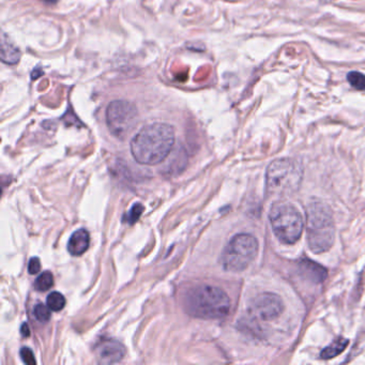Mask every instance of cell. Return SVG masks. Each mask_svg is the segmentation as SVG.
Segmentation results:
<instances>
[{
	"instance_id": "1",
	"label": "cell",
	"mask_w": 365,
	"mask_h": 365,
	"mask_svg": "<svg viewBox=\"0 0 365 365\" xmlns=\"http://www.w3.org/2000/svg\"><path fill=\"white\" fill-rule=\"evenodd\" d=\"M175 144L174 128L155 123L144 127L131 140V153L137 163L156 165L170 155Z\"/></svg>"
},
{
	"instance_id": "2",
	"label": "cell",
	"mask_w": 365,
	"mask_h": 365,
	"mask_svg": "<svg viewBox=\"0 0 365 365\" xmlns=\"http://www.w3.org/2000/svg\"><path fill=\"white\" fill-rule=\"evenodd\" d=\"M184 307L189 315L200 319H221L230 310V299L223 289L199 285L190 289L184 297Z\"/></svg>"
},
{
	"instance_id": "3",
	"label": "cell",
	"mask_w": 365,
	"mask_h": 365,
	"mask_svg": "<svg viewBox=\"0 0 365 365\" xmlns=\"http://www.w3.org/2000/svg\"><path fill=\"white\" fill-rule=\"evenodd\" d=\"M306 236L308 247L314 252H327L333 246L335 226L329 206L313 199L306 207Z\"/></svg>"
},
{
	"instance_id": "4",
	"label": "cell",
	"mask_w": 365,
	"mask_h": 365,
	"mask_svg": "<svg viewBox=\"0 0 365 365\" xmlns=\"http://www.w3.org/2000/svg\"><path fill=\"white\" fill-rule=\"evenodd\" d=\"M270 223L276 238L285 245H294L303 232V218L294 205L277 201L270 210Z\"/></svg>"
},
{
	"instance_id": "5",
	"label": "cell",
	"mask_w": 365,
	"mask_h": 365,
	"mask_svg": "<svg viewBox=\"0 0 365 365\" xmlns=\"http://www.w3.org/2000/svg\"><path fill=\"white\" fill-rule=\"evenodd\" d=\"M258 241L250 233H239L232 237L223 250L220 258L226 271L240 272L246 270L257 256Z\"/></svg>"
},
{
	"instance_id": "6",
	"label": "cell",
	"mask_w": 365,
	"mask_h": 365,
	"mask_svg": "<svg viewBox=\"0 0 365 365\" xmlns=\"http://www.w3.org/2000/svg\"><path fill=\"white\" fill-rule=\"evenodd\" d=\"M302 179V170L290 158H279L271 163L266 174L267 190L274 195L289 194L298 189Z\"/></svg>"
},
{
	"instance_id": "7",
	"label": "cell",
	"mask_w": 365,
	"mask_h": 365,
	"mask_svg": "<svg viewBox=\"0 0 365 365\" xmlns=\"http://www.w3.org/2000/svg\"><path fill=\"white\" fill-rule=\"evenodd\" d=\"M138 111L134 104L125 100L111 102L106 109V124L110 133L125 139L137 125Z\"/></svg>"
},
{
	"instance_id": "8",
	"label": "cell",
	"mask_w": 365,
	"mask_h": 365,
	"mask_svg": "<svg viewBox=\"0 0 365 365\" xmlns=\"http://www.w3.org/2000/svg\"><path fill=\"white\" fill-rule=\"evenodd\" d=\"M284 303L279 296L272 293L259 295L252 305V312L263 320L275 319L282 314Z\"/></svg>"
},
{
	"instance_id": "9",
	"label": "cell",
	"mask_w": 365,
	"mask_h": 365,
	"mask_svg": "<svg viewBox=\"0 0 365 365\" xmlns=\"http://www.w3.org/2000/svg\"><path fill=\"white\" fill-rule=\"evenodd\" d=\"M125 346L115 340L102 341L97 346V359L103 364L118 363L125 358Z\"/></svg>"
},
{
	"instance_id": "10",
	"label": "cell",
	"mask_w": 365,
	"mask_h": 365,
	"mask_svg": "<svg viewBox=\"0 0 365 365\" xmlns=\"http://www.w3.org/2000/svg\"><path fill=\"white\" fill-rule=\"evenodd\" d=\"M90 245V236L86 229H78L72 233L68 242V251L72 256H80Z\"/></svg>"
},
{
	"instance_id": "11",
	"label": "cell",
	"mask_w": 365,
	"mask_h": 365,
	"mask_svg": "<svg viewBox=\"0 0 365 365\" xmlns=\"http://www.w3.org/2000/svg\"><path fill=\"white\" fill-rule=\"evenodd\" d=\"M299 265H300V269L304 276L313 280L314 283H321L327 277V270L322 266L316 264L315 261L303 259Z\"/></svg>"
},
{
	"instance_id": "12",
	"label": "cell",
	"mask_w": 365,
	"mask_h": 365,
	"mask_svg": "<svg viewBox=\"0 0 365 365\" xmlns=\"http://www.w3.org/2000/svg\"><path fill=\"white\" fill-rule=\"evenodd\" d=\"M348 343L349 342L347 339L339 338L338 340H335L332 344L327 346V347L321 351L320 357L322 359H331V358L336 357V355L342 353L345 350V348L347 347Z\"/></svg>"
},
{
	"instance_id": "13",
	"label": "cell",
	"mask_w": 365,
	"mask_h": 365,
	"mask_svg": "<svg viewBox=\"0 0 365 365\" xmlns=\"http://www.w3.org/2000/svg\"><path fill=\"white\" fill-rule=\"evenodd\" d=\"M54 285V276L49 271L41 273L35 279L34 287L38 292H46L53 287Z\"/></svg>"
},
{
	"instance_id": "14",
	"label": "cell",
	"mask_w": 365,
	"mask_h": 365,
	"mask_svg": "<svg viewBox=\"0 0 365 365\" xmlns=\"http://www.w3.org/2000/svg\"><path fill=\"white\" fill-rule=\"evenodd\" d=\"M2 59L6 63L14 64L20 60V52L16 50L11 44H3Z\"/></svg>"
},
{
	"instance_id": "15",
	"label": "cell",
	"mask_w": 365,
	"mask_h": 365,
	"mask_svg": "<svg viewBox=\"0 0 365 365\" xmlns=\"http://www.w3.org/2000/svg\"><path fill=\"white\" fill-rule=\"evenodd\" d=\"M46 304L53 312H59L65 306V298L58 292H54L46 299Z\"/></svg>"
},
{
	"instance_id": "16",
	"label": "cell",
	"mask_w": 365,
	"mask_h": 365,
	"mask_svg": "<svg viewBox=\"0 0 365 365\" xmlns=\"http://www.w3.org/2000/svg\"><path fill=\"white\" fill-rule=\"evenodd\" d=\"M347 80L357 90H365V75L360 72H349Z\"/></svg>"
},
{
	"instance_id": "17",
	"label": "cell",
	"mask_w": 365,
	"mask_h": 365,
	"mask_svg": "<svg viewBox=\"0 0 365 365\" xmlns=\"http://www.w3.org/2000/svg\"><path fill=\"white\" fill-rule=\"evenodd\" d=\"M51 308L46 304H38L33 310V315L40 322H48L51 319Z\"/></svg>"
},
{
	"instance_id": "18",
	"label": "cell",
	"mask_w": 365,
	"mask_h": 365,
	"mask_svg": "<svg viewBox=\"0 0 365 365\" xmlns=\"http://www.w3.org/2000/svg\"><path fill=\"white\" fill-rule=\"evenodd\" d=\"M144 210H145V207L139 202L135 204L133 207L130 209V211L128 213V218H127L128 223L130 224V225H133V224H135L139 220L140 215L143 214Z\"/></svg>"
},
{
	"instance_id": "19",
	"label": "cell",
	"mask_w": 365,
	"mask_h": 365,
	"mask_svg": "<svg viewBox=\"0 0 365 365\" xmlns=\"http://www.w3.org/2000/svg\"><path fill=\"white\" fill-rule=\"evenodd\" d=\"M21 358H22L23 362L28 364V365H34L36 363V361L34 359L33 352L29 348H27V347H23L21 349Z\"/></svg>"
},
{
	"instance_id": "20",
	"label": "cell",
	"mask_w": 365,
	"mask_h": 365,
	"mask_svg": "<svg viewBox=\"0 0 365 365\" xmlns=\"http://www.w3.org/2000/svg\"><path fill=\"white\" fill-rule=\"evenodd\" d=\"M41 270V263L38 257H32L29 260V264H28V271H29L30 274L38 273Z\"/></svg>"
},
{
	"instance_id": "21",
	"label": "cell",
	"mask_w": 365,
	"mask_h": 365,
	"mask_svg": "<svg viewBox=\"0 0 365 365\" xmlns=\"http://www.w3.org/2000/svg\"><path fill=\"white\" fill-rule=\"evenodd\" d=\"M21 331H22V335H23V336H29V334H30L29 327H28L27 323H24V325L22 326Z\"/></svg>"
},
{
	"instance_id": "22",
	"label": "cell",
	"mask_w": 365,
	"mask_h": 365,
	"mask_svg": "<svg viewBox=\"0 0 365 365\" xmlns=\"http://www.w3.org/2000/svg\"><path fill=\"white\" fill-rule=\"evenodd\" d=\"M41 2L45 3V4H49V5H52V4H56L58 2V0H41Z\"/></svg>"
}]
</instances>
